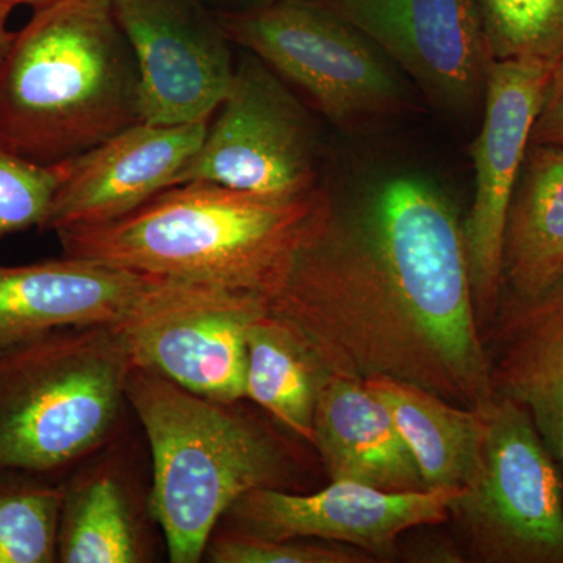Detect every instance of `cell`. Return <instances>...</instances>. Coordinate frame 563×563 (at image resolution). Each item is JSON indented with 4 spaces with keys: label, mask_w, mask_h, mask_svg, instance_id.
<instances>
[{
    "label": "cell",
    "mask_w": 563,
    "mask_h": 563,
    "mask_svg": "<svg viewBox=\"0 0 563 563\" xmlns=\"http://www.w3.org/2000/svg\"><path fill=\"white\" fill-rule=\"evenodd\" d=\"M266 312L328 373L391 377L470 409L496 398L462 221L417 174L385 176L351 201L324 181Z\"/></svg>",
    "instance_id": "1"
},
{
    "label": "cell",
    "mask_w": 563,
    "mask_h": 563,
    "mask_svg": "<svg viewBox=\"0 0 563 563\" xmlns=\"http://www.w3.org/2000/svg\"><path fill=\"white\" fill-rule=\"evenodd\" d=\"M140 555L128 499L111 474L95 473L65 485L58 562L135 563Z\"/></svg>",
    "instance_id": "21"
},
{
    "label": "cell",
    "mask_w": 563,
    "mask_h": 563,
    "mask_svg": "<svg viewBox=\"0 0 563 563\" xmlns=\"http://www.w3.org/2000/svg\"><path fill=\"white\" fill-rule=\"evenodd\" d=\"M141 121L139 66L111 0L33 10L0 65V139L52 166Z\"/></svg>",
    "instance_id": "3"
},
{
    "label": "cell",
    "mask_w": 563,
    "mask_h": 563,
    "mask_svg": "<svg viewBox=\"0 0 563 563\" xmlns=\"http://www.w3.org/2000/svg\"><path fill=\"white\" fill-rule=\"evenodd\" d=\"M111 7L139 66L143 121L211 120L235 70L220 14L202 0H111Z\"/></svg>",
    "instance_id": "11"
},
{
    "label": "cell",
    "mask_w": 563,
    "mask_h": 563,
    "mask_svg": "<svg viewBox=\"0 0 563 563\" xmlns=\"http://www.w3.org/2000/svg\"><path fill=\"white\" fill-rule=\"evenodd\" d=\"M63 495L40 474L0 473V563L57 561Z\"/></svg>",
    "instance_id": "22"
},
{
    "label": "cell",
    "mask_w": 563,
    "mask_h": 563,
    "mask_svg": "<svg viewBox=\"0 0 563 563\" xmlns=\"http://www.w3.org/2000/svg\"><path fill=\"white\" fill-rule=\"evenodd\" d=\"M485 563H563V477L523 407L496 395L479 463L450 506Z\"/></svg>",
    "instance_id": "7"
},
{
    "label": "cell",
    "mask_w": 563,
    "mask_h": 563,
    "mask_svg": "<svg viewBox=\"0 0 563 563\" xmlns=\"http://www.w3.org/2000/svg\"><path fill=\"white\" fill-rule=\"evenodd\" d=\"M213 563H368L372 555L347 544L317 539L273 540L239 531L211 537L206 551Z\"/></svg>",
    "instance_id": "25"
},
{
    "label": "cell",
    "mask_w": 563,
    "mask_h": 563,
    "mask_svg": "<svg viewBox=\"0 0 563 563\" xmlns=\"http://www.w3.org/2000/svg\"><path fill=\"white\" fill-rule=\"evenodd\" d=\"M202 2L207 3L217 13H235V11L261 5V3L268 2V0H202Z\"/></svg>",
    "instance_id": "28"
},
{
    "label": "cell",
    "mask_w": 563,
    "mask_h": 563,
    "mask_svg": "<svg viewBox=\"0 0 563 563\" xmlns=\"http://www.w3.org/2000/svg\"><path fill=\"white\" fill-rule=\"evenodd\" d=\"M322 184L309 195L272 196L185 181L118 220L55 235L69 257L266 301L312 224Z\"/></svg>",
    "instance_id": "2"
},
{
    "label": "cell",
    "mask_w": 563,
    "mask_h": 563,
    "mask_svg": "<svg viewBox=\"0 0 563 563\" xmlns=\"http://www.w3.org/2000/svg\"><path fill=\"white\" fill-rule=\"evenodd\" d=\"M209 122H136L63 162L65 172L41 231L57 233L114 221L174 187L201 150Z\"/></svg>",
    "instance_id": "15"
},
{
    "label": "cell",
    "mask_w": 563,
    "mask_h": 563,
    "mask_svg": "<svg viewBox=\"0 0 563 563\" xmlns=\"http://www.w3.org/2000/svg\"><path fill=\"white\" fill-rule=\"evenodd\" d=\"M3 2H9L11 5H27L32 7L33 10L40 9V7L46 5L51 0H3Z\"/></svg>",
    "instance_id": "29"
},
{
    "label": "cell",
    "mask_w": 563,
    "mask_h": 563,
    "mask_svg": "<svg viewBox=\"0 0 563 563\" xmlns=\"http://www.w3.org/2000/svg\"><path fill=\"white\" fill-rule=\"evenodd\" d=\"M218 14L233 46L261 58L340 131H363L409 109L399 69L357 29L313 0H268Z\"/></svg>",
    "instance_id": "6"
},
{
    "label": "cell",
    "mask_w": 563,
    "mask_h": 563,
    "mask_svg": "<svg viewBox=\"0 0 563 563\" xmlns=\"http://www.w3.org/2000/svg\"><path fill=\"white\" fill-rule=\"evenodd\" d=\"M551 69L553 66L539 60H492L488 66L483 124L472 151L473 202L462 222L474 306L483 332L501 302L507 211Z\"/></svg>",
    "instance_id": "9"
},
{
    "label": "cell",
    "mask_w": 563,
    "mask_h": 563,
    "mask_svg": "<svg viewBox=\"0 0 563 563\" xmlns=\"http://www.w3.org/2000/svg\"><path fill=\"white\" fill-rule=\"evenodd\" d=\"M484 332L496 395L529 413L563 477V277L528 298L503 292Z\"/></svg>",
    "instance_id": "16"
},
{
    "label": "cell",
    "mask_w": 563,
    "mask_h": 563,
    "mask_svg": "<svg viewBox=\"0 0 563 563\" xmlns=\"http://www.w3.org/2000/svg\"><path fill=\"white\" fill-rule=\"evenodd\" d=\"M366 385L388 407L426 490H461L479 463L487 409H470L418 385L373 376Z\"/></svg>",
    "instance_id": "19"
},
{
    "label": "cell",
    "mask_w": 563,
    "mask_h": 563,
    "mask_svg": "<svg viewBox=\"0 0 563 563\" xmlns=\"http://www.w3.org/2000/svg\"><path fill=\"white\" fill-rule=\"evenodd\" d=\"M125 401L150 442L151 509L169 561H202L221 518L246 493L285 490L290 465L284 448L236 402L202 398L133 365Z\"/></svg>",
    "instance_id": "4"
},
{
    "label": "cell",
    "mask_w": 563,
    "mask_h": 563,
    "mask_svg": "<svg viewBox=\"0 0 563 563\" xmlns=\"http://www.w3.org/2000/svg\"><path fill=\"white\" fill-rule=\"evenodd\" d=\"M131 366L125 325L0 350V473L47 476L95 451L118 420Z\"/></svg>",
    "instance_id": "5"
},
{
    "label": "cell",
    "mask_w": 563,
    "mask_h": 563,
    "mask_svg": "<svg viewBox=\"0 0 563 563\" xmlns=\"http://www.w3.org/2000/svg\"><path fill=\"white\" fill-rule=\"evenodd\" d=\"M321 174L313 110L261 58L239 47L231 87L177 185L202 180L258 195L303 196L320 187Z\"/></svg>",
    "instance_id": "8"
},
{
    "label": "cell",
    "mask_w": 563,
    "mask_h": 563,
    "mask_svg": "<svg viewBox=\"0 0 563 563\" xmlns=\"http://www.w3.org/2000/svg\"><path fill=\"white\" fill-rule=\"evenodd\" d=\"M372 41L435 109H483L493 60L477 0H313Z\"/></svg>",
    "instance_id": "10"
},
{
    "label": "cell",
    "mask_w": 563,
    "mask_h": 563,
    "mask_svg": "<svg viewBox=\"0 0 563 563\" xmlns=\"http://www.w3.org/2000/svg\"><path fill=\"white\" fill-rule=\"evenodd\" d=\"M63 172V163L40 165L0 139V240L41 228Z\"/></svg>",
    "instance_id": "24"
},
{
    "label": "cell",
    "mask_w": 563,
    "mask_h": 563,
    "mask_svg": "<svg viewBox=\"0 0 563 563\" xmlns=\"http://www.w3.org/2000/svg\"><path fill=\"white\" fill-rule=\"evenodd\" d=\"M312 446L331 481L390 493L426 490L390 410L365 380L328 374L314 409Z\"/></svg>",
    "instance_id": "17"
},
{
    "label": "cell",
    "mask_w": 563,
    "mask_h": 563,
    "mask_svg": "<svg viewBox=\"0 0 563 563\" xmlns=\"http://www.w3.org/2000/svg\"><path fill=\"white\" fill-rule=\"evenodd\" d=\"M457 493H390L352 481H332L310 495L257 488L233 504L229 514L239 531L265 539L324 540L388 559L404 532L448 520Z\"/></svg>",
    "instance_id": "14"
},
{
    "label": "cell",
    "mask_w": 563,
    "mask_h": 563,
    "mask_svg": "<svg viewBox=\"0 0 563 563\" xmlns=\"http://www.w3.org/2000/svg\"><path fill=\"white\" fill-rule=\"evenodd\" d=\"M324 366L288 325L268 312L247 329L246 398L307 443L325 377Z\"/></svg>",
    "instance_id": "20"
},
{
    "label": "cell",
    "mask_w": 563,
    "mask_h": 563,
    "mask_svg": "<svg viewBox=\"0 0 563 563\" xmlns=\"http://www.w3.org/2000/svg\"><path fill=\"white\" fill-rule=\"evenodd\" d=\"M195 285L69 255L0 266V350L62 329L133 324Z\"/></svg>",
    "instance_id": "12"
},
{
    "label": "cell",
    "mask_w": 563,
    "mask_h": 563,
    "mask_svg": "<svg viewBox=\"0 0 563 563\" xmlns=\"http://www.w3.org/2000/svg\"><path fill=\"white\" fill-rule=\"evenodd\" d=\"M531 144L563 147V58L551 69L539 113L533 121Z\"/></svg>",
    "instance_id": "26"
},
{
    "label": "cell",
    "mask_w": 563,
    "mask_h": 563,
    "mask_svg": "<svg viewBox=\"0 0 563 563\" xmlns=\"http://www.w3.org/2000/svg\"><path fill=\"white\" fill-rule=\"evenodd\" d=\"M493 60L563 58V0H477Z\"/></svg>",
    "instance_id": "23"
},
{
    "label": "cell",
    "mask_w": 563,
    "mask_h": 563,
    "mask_svg": "<svg viewBox=\"0 0 563 563\" xmlns=\"http://www.w3.org/2000/svg\"><path fill=\"white\" fill-rule=\"evenodd\" d=\"M262 313V296L198 284L125 325L132 365L202 398L239 402L246 398L247 329Z\"/></svg>",
    "instance_id": "13"
},
{
    "label": "cell",
    "mask_w": 563,
    "mask_h": 563,
    "mask_svg": "<svg viewBox=\"0 0 563 563\" xmlns=\"http://www.w3.org/2000/svg\"><path fill=\"white\" fill-rule=\"evenodd\" d=\"M14 5L9 2L0 0V65L5 60L7 54H9L11 44H13L16 32L10 31L9 22L11 13H13Z\"/></svg>",
    "instance_id": "27"
},
{
    "label": "cell",
    "mask_w": 563,
    "mask_h": 563,
    "mask_svg": "<svg viewBox=\"0 0 563 563\" xmlns=\"http://www.w3.org/2000/svg\"><path fill=\"white\" fill-rule=\"evenodd\" d=\"M563 277V147L529 144L507 211L503 292L536 296Z\"/></svg>",
    "instance_id": "18"
}]
</instances>
